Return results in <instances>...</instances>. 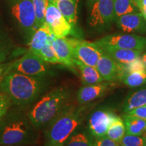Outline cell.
Listing matches in <instances>:
<instances>
[{
    "label": "cell",
    "mask_w": 146,
    "mask_h": 146,
    "mask_svg": "<svg viewBox=\"0 0 146 146\" xmlns=\"http://www.w3.org/2000/svg\"><path fill=\"white\" fill-rule=\"evenodd\" d=\"M54 37L55 35L51 31L46 23H45L36 29L29 43V51L38 56L40 50L45 46L47 42Z\"/></svg>",
    "instance_id": "2e32d148"
},
{
    "label": "cell",
    "mask_w": 146,
    "mask_h": 146,
    "mask_svg": "<svg viewBox=\"0 0 146 146\" xmlns=\"http://www.w3.org/2000/svg\"><path fill=\"white\" fill-rule=\"evenodd\" d=\"M142 60H143L144 66H145V69H146V52L143 55V57H142Z\"/></svg>",
    "instance_id": "836d02e7"
},
{
    "label": "cell",
    "mask_w": 146,
    "mask_h": 146,
    "mask_svg": "<svg viewBox=\"0 0 146 146\" xmlns=\"http://www.w3.org/2000/svg\"><path fill=\"white\" fill-rule=\"evenodd\" d=\"M12 14L23 28L31 31L37 29L33 0H17L12 7Z\"/></svg>",
    "instance_id": "30bf717a"
},
{
    "label": "cell",
    "mask_w": 146,
    "mask_h": 146,
    "mask_svg": "<svg viewBox=\"0 0 146 146\" xmlns=\"http://www.w3.org/2000/svg\"><path fill=\"white\" fill-rule=\"evenodd\" d=\"M74 59L91 66L96 67L97 63L104 51L95 42L85 40L69 39Z\"/></svg>",
    "instance_id": "8992f818"
},
{
    "label": "cell",
    "mask_w": 146,
    "mask_h": 146,
    "mask_svg": "<svg viewBox=\"0 0 146 146\" xmlns=\"http://www.w3.org/2000/svg\"><path fill=\"white\" fill-rule=\"evenodd\" d=\"M10 100L3 93L0 92V121L6 115L10 106Z\"/></svg>",
    "instance_id": "f1b7e54d"
},
{
    "label": "cell",
    "mask_w": 146,
    "mask_h": 146,
    "mask_svg": "<svg viewBox=\"0 0 146 146\" xmlns=\"http://www.w3.org/2000/svg\"><path fill=\"white\" fill-rule=\"evenodd\" d=\"M144 105H146V87L135 91L126 98L123 104V110L127 113Z\"/></svg>",
    "instance_id": "44dd1931"
},
{
    "label": "cell",
    "mask_w": 146,
    "mask_h": 146,
    "mask_svg": "<svg viewBox=\"0 0 146 146\" xmlns=\"http://www.w3.org/2000/svg\"><path fill=\"white\" fill-rule=\"evenodd\" d=\"M45 23L56 37H66L72 31V27L64 17L57 7L50 1L45 12Z\"/></svg>",
    "instance_id": "9c48e42d"
},
{
    "label": "cell",
    "mask_w": 146,
    "mask_h": 146,
    "mask_svg": "<svg viewBox=\"0 0 146 146\" xmlns=\"http://www.w3.org/2000/svg\"><path fill=\"white\" fill-rule=\"evenodd\" d=\"M36 14V26L38 29L45 23V12L49 0H33Z\"/></svg>",
    "instance_id": "484cf974"
},
{
    "label": "cell",
    "mask_w": 146,
    "mask_h": 146,
    "mask_svg": "<svg viewBox=\"0 0 146 146\" xmlns=\"http://www.w3.org/2000/svg\"><path fill=\"white\" fill-rule=\"evenodd\" d=\"M105 53L109 55L113 60L119 64H129L140 58L142 51L127 49L115 48L112 47H100Z\"/></svg>",
    "instance_id": "e0dca14e"
},
{
    "label": "cell",
    "mask_w": 146,
    "mask_h": 146,
    "mask_svg": "<svg viewBox=\"0 0 146 146\" xmlns=\"http://www.w3.org/2000/svg\"><path fill=\"white\" fill-rule=\"evenodd\" d=\"M46 63L39 56L29 51L5 68L4 75L10 72H16L29 76L43 77L48 72Z\"/></svg>",
    "instance_id": "5b68a950"
},
{
    "label": "cell",
    "mask_w": 146,
    "mask_h": 146,
    "mask_svg": "<svg viewBox=\"0 0 146 146\" xmlns=\"http://www.w3.org/2000/svg\"><path fill=\"white\" fill-rule=\"evenodd\" d=\"M100 47L108 46L115 48L143 51L146 47V38L137 35H108L97 41Z\"/></svg>",
    "instance_id": "52a82bcc"
},
{
    "label": "cell",
    "mask_w": 146,
    "mask_h": 146,
    "mask_svg": "<svg viewBox=\"0 0 146 146\" xmlns=\"http://www.w3.org/2000/svg\"><path fill=\"white\" fill-rule=\"evenodd\" d=\"M116 19L114 0H94L89 16L91 27H104Z\"/></svg>",
    "instance_id": "ba28073f"
},
{
    "label": "cell",
    "mask_w": 146,
    "mask_h": 146,
    "mask_svg": "<svg viewBox=\"0 0 146 146\" xmlns=\"http://www.w3.org/2000/svg\"><path fill=\"white\" fill-rule=\"evenodd\" d=\"M94 142L86 133H73L64 146H93Z\"/></svg>",
    "instance_id": "4316f807"
},
{
    "label": "cell",
    "mask_w": 146,
    "mask_h": 146,
    "mask_svg": "<svg viewBox=\"0 0 146 146\" xmlns=\"http://www.w3.org/2000/svg\"><path fill=\"white\" fill-rule=\"evenodd\" d=\"M86 108L81 106L62 111L46 132V146H64L84 119Z\"/></svg>",
    "instance_id": "3957f363"
},
{
    "label": "cell",
    "mask_w": 146,
    "mask_h": 146,
    "mask_svg": "<svg viewBox=\"0 0 146 146\" xmlns=\"http://www.w3.org/2000/svg\"><path fill=\"white\" fill-rule=\"evenodd\" d=\"M73 27L77 21V0H61L52 3Z\"/></svg>",
    "instance_id": "d6986e66"
},
{
    "label": "cell",
    "mask_w": 146,
    "mask_h": 146,
    "mask_svg": "<svg viewBox=\"0 0 146 146\" xmlns=\"http://www.w3.org/2000/svg\"><path fill=\"white\" fill-rule=\"evenodd\" d=\"M114 10L116 19L125 14L139 11L133 0H114Z\"/></svg>",
    "instance_id": "603a6c76"
},
{
    "label": "cell",
    "mask_w": 146,
    "mask_h": 146,
    "mask_svg": "<svg viewBox=\"0 0 146 146\" xmlns=\"http://www.w3.org/2000/svg\"><path fill=\"white\" fill-rule=\"evenodd\" d=\"M125 134L126 129L124 120L117 116L108 129L106 136L110 139L118 143Z\"/></svg>",
    "instance_id": "7402d4cb"
},
{
    "label": "cell",
    "mask_w": 146,
    "mask_h": 146,
    "mask_svg": "<svg viewBox=\"0 0 146 146\" xmlns=\"http://www.w3.org/2000/svg\"><path fill=\"white\" fill-rule=\"evenodd\" d=\"M74 62L81 74L83 85H95L104 82L103 78L97 70L96 67L87 65L76 59H74Z\"/></svg>",
    "instance_id": "ac0fdd59"
},
{
    "label": "cell",
    "mask_w": 146,
    "mask_h": 146,
    "mask_svg": "<svg viewBox=\"0 0 146 146\" xmlns=\"http://www.w3.org/2000/svg\"><path fill=\"white\" fill-rule=\"evenodd\" d=\"M116 20L118 28L125 33L146 31V21L141 12L125 14Z\"/></svg>",
    "instance_id": "4fadbf2b"
},
{
    "label": "cell",
    "mask_w": 146,
    "mask_h": 146,
    "mask_svg": "<svg viewBox=\"0 0 146 146\" xmlns=\"http://www.w3.org/2000/svg\"><path fill=\"white\" fill-rule=\"evenodd\" d=\"M126 114L146 120V105L136 108L132 110L130 112L126 113Z\"/></svg>",
    "instance_id": "4dcf8cb0"
},
{
    "label": "cell",
    "mask_w": 146,
    "mask_h": 146,
    "mask_svg": "<svg viewBox=\"0 0 146 146\" xmlns=\"http://www.w3.org/2000/svg\"><path fill=\"white\" fill-rule=\"evenodd\" d=\"M126 134L143 135L146 133V120L126 114L124 115Z\"/></svg>",
    "instance_id": "ffe728a7"
},
{
    "label": "cell",
    "mask_w": 146,
    "mask_h": 146,
    "mask_svg": "<svg viewBox=\"0 0 146 146\" xmlns=\"http://www.w3.org/2000/svg\"><path fill=\"white\" fill-rule=\"evenodd\" d=\"M96 68L104 81L112 82L119 78L121 80L123 76L121 64L116 62L104 52L97 63Z\"/></svg>",
    "instance_id": "7c38bea8"
},
{
    "label": "cell",
    "mask_w": 146,
    "mask_h": 146,
    "mask_svg": "<svg viewBox=\"0 0 146 146\" xmlns=\"http://www.w3.org/2000/svg\"><path fill=\"white\" fill-rule=\"evenodd\" d=\"M121 81L128 87L142 86L146 83V70H137L127 73L122 78Z\"/></svg>",
    "instance_id": "cb8c5ba5"
},
{
    "label": "cell",
    "mask_w": 146,
    "mask_h": 146,
    "mask_svg": "<svg viewBox=\"0 0 146 146\" xmlns=\"http://www.w3.org/2000/svg\"><path fill=\"white\" fill-rule=\"evenodd\" d=\"M139 10L140 12L142 14V15H143V18H145L146 21V7L139 6Z\"/></svg>",
    "instance_id": "1f68e13d"
},
{
    "label": "cell",
    "mask_w": 146,
    "mask_h": 146,
    "mask_svg": "<svg viewBox=\"0 0 146 146\" xmlns=\"http://www.w3.org/2000/svg\"><path fill=\"white\" fill-rule=\"evenodd\" d=\"M0 146H23V145H0Z\"/></svg>",
    "instance_id": "d590c367"
},
{
    "label": "cell",
    "mask_w": 146,
    "mask_h": 146,
    "mask_svg": "<svg viewBox=\"0 0 146 146\" xmlns=\"http://www.w3.org/2000/svg\"><path fill=\"white\" fill-rule=\"evenodd\" d=\"M93 146H120L117 142L113 141L107 136L97 138L93 143Z\"/></svg>",
    "instance_id": "f546056e"
},
{
    "label": "cell",
    "mask_w": 146,
    "mask_h": 146,
    "mask_svg": "<svg viewBox=\"0 0 146 146\" xmlns=\"http://www.w3.org/2000/svg\"><path fill=\"white\" fill-rule=\"evenodd\" d=\"M110 86L109 83L103 82L95 85H84L78 91V101L81 104L89 103L103 96Z\"/></svg>",
    "instance_id": "9a60e30c"
},
{
    "label": "cell",
    "mask_w": 146,
    "mask_h": 146,
    "mask_svg": "<svg viewBox=\"0 0 146 146\" xmlns=\"http://www.w3.org/2000/svg\"><path fill=\"white\" fill-rule=\"evenodd\" d=\"M143 136L144 137V139H145V144H146V133H145Z\"/></svg>",
    "instance_id": "8d00e7d4"
},
{
    "label": "cell",
    "mask_w": 146,
    "mask_h": 146,
    "mask_svg": "<svg viewBox=\"0 0 146 146\" xmlns=\"http://www.w3.org/2000/svg\"><path fill=\"white\" fill-rule=\"evenodd\" d=\"M68 97V91L65 89H55L45 95L29 112L33 125L37 129L50 123L62 112Z\"/></svg>",
    "instance_id": "277c9868"
},
{
    "label": "cell",
    "mask_w": 146,
    "mask_h": 146,
    "mask_svg": "<svg viewBox=\"0 0 146 146\" xmlns=\"http://www.w3.org/2000/svg\"><path fill=\"white\" fill-rule=\"evenodd\" d=\"M116 116L108 110H98L93 113L89 120V129L91 135L96 138L106 136L108 129Z\"/></svg>",
    "instance_id": "8fae6325"
},
{
    "label": "cell",
    "mask_w": 146,
    "mask_h": 146,
    "mask_svg": "<svg viewBox=\"0 0 146 146\" xmlns=\"http://www.w3.org/2000/svg\"><path fill=\"white\" fill-rule=\"evenodd\" d=\"M118 143L120 146H146L145 139L143 135H134L125 134Z\"/></svg>",
    "instance_id": "83f0119b"
},
{
    "label": "cell",
    "mask_w": 146,
    "mask_h": 146,
    "mask_svg": "<svg viewBox=\"0 0 146 146\" xmlns=\"http://www.w3.org/2000/svg\"><path fill=\"white\" fill-rule=\"evenodd\" d=\"M61 1V0H49V1H50V2L52 3H54L55 1Z\"/></svg>",
    "instance_id": "e575fe53"
},
{
    "label": "cell",
    "mask_w": 146,
    "mask_h": 146,
    "mask_svg": "<svg viewBox=\"0 0 146 146\" xmlns=\"http://www.w3.org/2000/svg\"><path fill=\"white\" fill-rule=\"evenodd\" d=\"M32 126L30 119L21 115L4 116L0 121V145L23 146L36 143L37 134Z\"/></svg>",
    "instance_id": "7a4b0ae2"
},
{
    "label": "cell",
    "mask_w": 146,
    "mask_h": 146,
    "mask_svg": "<svg viewBox=\"0 0 146 146\" xmlns=\"http://www.w3.org/2000/svg\"><path fill=\"white\" fill-rule=\"evenodd\" d=\"M53 45L60 64L65 66L70 69L75 68L76 66L74 62V58L73 57L72 47L68 38H58L55 36L53 41Z\"/></svg>",
    "instance_id": "5bb4252c"
},
{
    "label": "cell",
    "mask_w": 146,
    "mask_h": 146,
    "mask_svg": "<svg viewBox=\"0 0 146 146\" xmlns=\"http://www.w3.org/2000/svg\"><path fill=\"white\" fill-rule=\"evenodd\" d=\"M5 73V66H3L2 65L0 64V82H1V80L2 79L3 76H4Z\"/></svg>",
    "instance_id": "d6a6232c"
},
{
    "label": "cell",
    "mask_w": 146,
    "mask_h": 146,
    "mask_svg": "<svg viewBox=\"0 0 146 146\" xmlns=\"http://www.w3.org/2000/svg\"><path fill=\"white\" fill-rule=\"evenodd\" d=\"M42 77L16 72L6 73L0 82V91L15 104L24 105L37 98L43 89Z\"/></svg>",
    "instance_id": "6da1fadb"
},
{
    "label": "cell",
    "mask_w": 146,
    "mask_h": 146,
    "mask_svg": "<svg viewBox=\"0 0 146 146\" xmlns=\"http://www.w3.org/2000/svg\"><path fill=\"white\" fill-rule=\"evenodd\" d=\"M54 38L47 42L45 46L40 50L39 54H38V56H39L45 62L53 64H60L59 59L56 55V51H55L54 45H53V41H54Z\"/></svg>",
    "instance_id": "d4e9b609"
}]
</instances>
